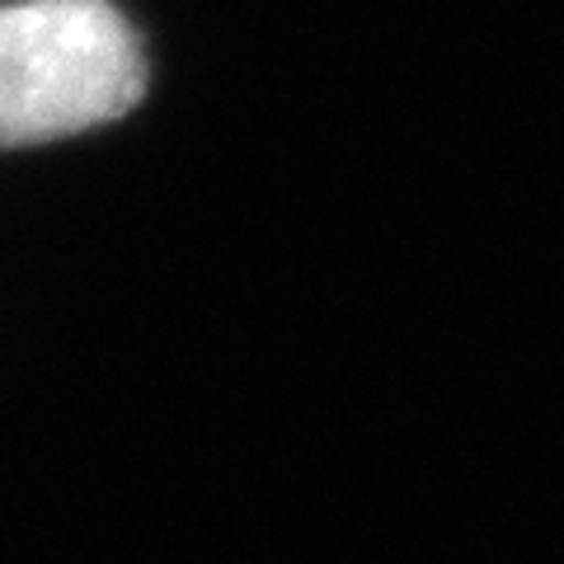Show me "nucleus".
Returning <instances> with one entry per match:
<instances>
[{"label":"nucleus","instance_id":"obj_1","mask_svg":"<svg viewBox=\"0 0 564 564\" xmlns=\"http://www.w3.org/2000/svg\"><path fill=\"white\" fill-rule=\"evenodd\" d=\"M147 95V57L109 0L0 6V147L104 128Z\"/></svg>","mask_w":564,"mask_h":564}]
</instances>
